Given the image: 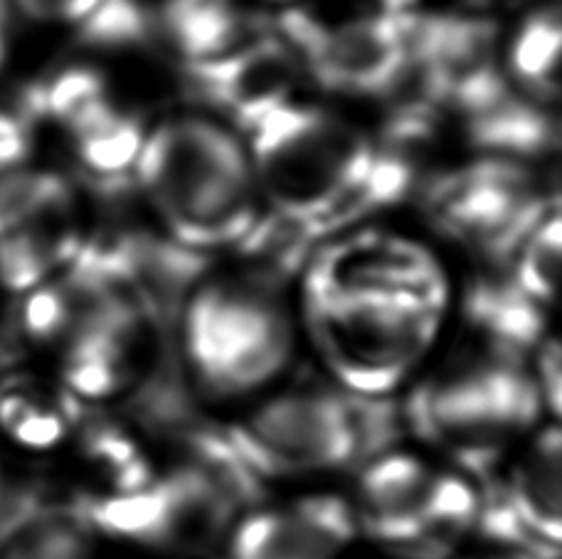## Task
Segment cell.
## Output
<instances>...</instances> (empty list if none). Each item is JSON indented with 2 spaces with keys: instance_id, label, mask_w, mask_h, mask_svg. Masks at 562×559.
Wrapping results in <instances>:
<instances>
[{
  "instance_id": "484cf974",
  "label": "cell",
  "mask_w": 562,
  "mask_h": 559,
  "mask_svg": "<svg viewBox=\"0 0 562 559\" xmlns=\"http://www.w3.org/2000/svg\"><path fill=\"white\" fill-rule=\"evenodd\" d=\"M79 409L77 399L69 395L57 409L40 404L25 395H10L0 402V422L10 434L30 446H49L65 434L67 422H75Z\"/></svg>"
},
{
  "instance_id": "52a82bcc",
  "label": "cell",
  "mask_w": 562,
  "mask_h": 559,
  "mask_svg": "<svg viewBox=\"0 0 562 559\" xmlns=\"http://www.w3.org/2000/svg\"><path fill=\"white\" fill-rule=\"evenodd\" d=\"M425 203L441 232L467 239L491 262L518 254L558 203L530 187V173L508 158H484L431 181Z\"/></svg>"
},
{
  "instance_id": "7402d4cb",
  "label": "cell",
  "mask_w": 562,
  "mask_h": 559,
  "mask_svg": "<svg viewBox=\"0 0 562 559\" xmlns=\"http://www.w3.org/2000/svg\"><path fill=\"white\" fill-rule=\"evenodd\" d=\"M314 242L316 237L311 235L304 219L274 213L265 219L257 217V223L237 244L255 269V284L269 288L299 272Z\"/></svg>"
},
{
  "instance_id": "5bb4252c",
  "label": "cell",
  "mask_w": 562,
  "mask_h": 559,
  "mask_svg": "<svg viewBox=\"0 0 562 559\" xmlns=\"http://www.w3.org/2000/svg\"><path fill=\"white\" fill-rule=\"evenodd\" d=\"M69 136L75 138L77 158L97 193L114 197L132 190L134 168L146 141L138 118L109 102Z\"/></svg>"
},
{
  "instance_id": "4fadbf2b",
  "label": "cell",
  "mask_w": 562,
  "mask_h": 559,
  "mask_svg": "<svg viewBox=\"0 0 562 559\" xmlns=\"http://www.w3.org/2000/svg\"><path fill=\"white\" fill-rule=\"evenodd\" d=\"M158 33L170 39L188 65L225 57L259 37L237 0H166Z\"/></svg>"
},
{
  "instance_id": "d6986e66",
  "label": "cell",
  "mask_w": 562,
  "mask_h": 559,
  "mask_svg": "<svg viewBox=\"0 0 562 559\" xmlns=\"http://www.w3.org/2000/svg\"><path fill=\"white\" fill-rule=\"evenodd\" d=\"M508 503L530 531L560 545L562 533V446L558 426L546 429L516 468Z\"/></svg>"
},
{
  "instance_id": "4316f807",
  "label": "cell",
  "mask_w": 562,
  "mask_h": 559,
  "mask_svg": "<svg viewBox=\"0 0 562 559\" xmlns=\"http://www.w3.org/2000/svg\"><path fill=\"white\" fill-rule=\"evenodd\" d=\"M79 306L75 296L65 286L63 278L55 284H40L33 292H27L23 304V328L35 341H55L67 338L77 323Z\"/></svg>"
},
{
  "instance_id": "44dd1931",
  "label": "cell",
  "mask_w": 562,
  "mask_h": 559,
  "mask_svg": "<svg viewBox=\"0 0 562 559\" xmlns=\"http://www.w3.org/2000/svg\"><path fill=\"white\" fill-rule=\"evenodd\" d=\"M89 531L79 503L49 511L40 505L5 537L0 559H92Z\"/></svg>"
},
{
  "instance_id": "5b68a950",
  "label": "cell",
  "mask_w": 562,
  "mask_h": 559,
  "mask_svg": "<svg viewBox=\"0 0 562 559\" xmlns=\"http://www.w3.org/2000/svg\"><path fill=\"white\" fill-rule=\"evenodd\" d=\"M255 171L274 213L308 219L363 168L375 148L318 109L284 104L247 128Z\"/></svg>"
},
{
  "instance_id": "277c9868",
  "label": "cell",
  "mask_w": 562,
  "mask_h": 559,
  "mask_svg": "<svg viewBox=\"0 0 562 559\" xmlns=\"http://www.w3.org/2000/svg\"><path fill=\"white\" fill-rule=\"evenodd\" d=\"M314 313L328 363L358 395L395 387L429 335V308L417 292L321 282Z\"/></svg>"
},
{
  "instance_id": "603a6c76",
  "label": "cell",
  "mask_w": 562,
  "mask_h": 559,
  "mask_svg": "<svg viewBox=\"0 0 562 559\" xmlns=\"http://www.w3.org/2000/svg\"><path fill=\"white\" fill-rule=\"evenodd\" d=\"M560 15L555 8L526 20L510 47V72L540 102L560 92Z\"/></svg>"
},
{
  "instance_id": "8992f818",
  "label": "cell",
  "mask_w": 562,
  "mask_h": 559,
  "mask_svg": "<svg viewBox=\"0 0 562 559\" xmlns=\"http://www.w3.org/2000/svg\"><path fill=\"white\" fill-rule=\"evenodd\" d=\"M235 511L233 498L188 464L136 493L82 501L89 527L180 555H200L215 547Z\"/></svg>"
},
{
  "instance_id": "9c48e42d",
  "label": "cell",
  "mask_w": 562,
  "mask_h": 559,
  "mask_svg": "<svg viewBox=\"0 0 562 559\" xmlns=\"http://www.w3.org/2000/svg\"><path fill=\"white\" fill-rule=\"evenodd\" d=\"M403 20L405 15L380 13L326 27L294 10L281 15L279 39L330 92L383 96L409 75Z\"/></svg>"
},
{
  "instance_id": "d4e9b609",
  "label": "cell",
  "mask_w": 562,
  "mask_h": 559,
  "mask_svg": "<svg viewBox=\"0 0 562 559\" xmlns=\"http://www.w3.org/2000/svg\"><path fill=\"white\" fill-rule=\"evenodd\" d=\"M560 207L555 205L543 217L533 232L528 235L524 247L518 249V266L514 284L536 304H548L555 296L558 266H560Z\"/></svg>"
},
{
  "instance_id": "9a60e30c",
  "label": "cell",
  "mask_w": 562,
  "mask_h": 559,
  "mask_svg": "<svg viewBox=\"0 0 562 559\" xmlns=\"http://www.w3.org/2000/svg\"><path fill=\"white\" fill-rule=\"evenodd\" d=\"M413 178V166L405 153H397L393 148L383 153L373 151L370 161L304 223L316 239L336 232V229L353 225L378 209L395 205L407 195Z\"/></svg>"
},
{
  "instance_id": "ba28073f",
  "label": "cell",
  "mask_w": 562,
  "mask_h": 559,
  "mask_svg": "<svg viewBox=\"0 0 562 559\" xmlns=\"http://www.w3.org/2000/svg\"><path fill=\"white\" fill-rule=\"evenodd\" d=\"M227 436L257 476L360 466L346 392L294 389L279 395L247 422L227 429Z\"/></svg>"
},
{
  "instance_id": "30bf717a",
  "label": "cell",
  "mask_w": 562,
  "mask_h": 559,
  "mask_svg": "<svg viewBox=\"0 0 562 559\" xmlns=\"http://www.w3.org/2000/svg\"><path fill=\"white\" fill-rule=\"evenodd\" d=\"M296 72V55L279 37L259 35L225 57L186 65V82L190 92L247 132L289 102Z\"/></svg>"
},
{
  "instance_id": "ffe728a7",
  "label": "cell",
  "mask_w": 562,
  "mask_h": 559,
  "mask_svg": "<svg viewBox=\"0 0 562 559\" xmlns=\"http://www.w3.org/2000/svg\"><path fill=\"white\" fill-rule=\"evenodd\" d=\"M109 104L106 84L102 75L89 67H69L65 72L53 75L27 89L23 94V112L20 116L27 124L53 122L72 134L79 124Z\"/></svg>"
},
{
  "instance_id": "8fae6325",
  "label": "cell",
  "mask_w": 562,
  "mask_h": 559,
  "mask_svg": "<svg viewBox=\"0 0 562 559\" xmlns=\"http://www.w3.org/2000/svg\"><path fill=\"white\" fill-rule=\"evenodd\" d=\"M435 474L417 458L385 454L360 478V523L366 531L409 557L431 559L427 545V498Z\"/></svg>"
},
{
  "instance_id": "83f0119b",
  "label": "cell",
  "mask_w": 562,
  "mask_h": 559,
  "mask_svg": "<svg viewBox=\"0 0 562 559\" xmlns=\"http://www.w3.org/2000/svg\"><path fill=\"white\" fill-rule=\"evenodd\" d=\"M20 13L37 23H79L94 13L99 0H10Z\"/></svg>"
},
{
  "instance_id": "7c38bea8",
  "label": "cell",
  "mask_w": 562,
  "mask_h": 559,
  "mask_svg": "<svg viewBox=\"0 0 562 559\" xmlns=\"http://www.w3.org/2000/svg\"><path fill=\"white\" fill-rule=\"evenodd\" d=\"M353 513L338 498H308L289 511L257 513L243 523L235 559H334L353 537Z\"/></svg>"
},
{
  "instance_id": "2e32d148",
  "label": "cell",
  "mask_w": 562,
  "mask_h": 559,
  "mask_svg": "<svg viewBox=\"0 0 562 559\" xmlns=\"http://www.w3.org/2000/svg\"><path fill=\"white\" fill-rule=\"evenodd\" d=\"M79 244L72 209L0 235V286L15 294L33 292L75 256Z\"/></svg>"
},
{
  "instance_id": "f1b7e54d",
  "label": "cell",
  "mask_w": 562,
  "mask_h": 559,
  "mask_svg": "<svg viewBox=\"0 0 562 559\" xmlns=\"http://www.w3.org/2000/svg\"><path fill=\"white\" fill-rule=\"evenodd\" d=\"M30 153V124L0 109V175L18 171Z\"/></svg>"
},
{
  "instance_id": "7a4b0ae2",
  "label": "cell",
  "mask_w": 562,
  "mask_h": 559,
  "mask_svg": "<svg viewBox=\"0 0 562 559\" xmlns=\"http://www.w3.org/2000/svg\"><path fill=\"white\" fill-rule=\"evenodd\" d=\"M183 345L198 385L213 397H235L286 365L291 333L267 286L210 284L183 306Z\"/></svg>"
},
{
  "instance_id": "f546056e",
  "label": "cell",
  "mask_w": 562,
  "mask_h": 559,
  "mask_svg": "<svg viewBox=\"0 0 562 559\" xmlns=\"http://www.w3.org/2000/svg\"><path fill=\"white\" fill-rule=\"evenodd\" d=\"M560 345L558 341H550L540 347L538 355V392L540 399L548 404L550 412L555 417L560 414V395H562V367H560Z\"/></svg>"
},
{
  "instance_id": "e0dca14e",
  "label": "cell",
  "mask_w": 562,
  "mask_h": 559,
  "mask_svg": "<svg viewBox=\"0 0 562 559\" xmlns=\"http://www.w3.org/2000/svg\"><path fill=\"white\" fill-rule=\"evenodd\" d=\"M467 316L488 338L496 357L520 363L546 328L543 306L528 298L510 282H479L467 296Z\"/></svg>"
},
{
  "instance_id": "ac0fdd59",
  "label": "cell",
  "mask_w": 562,
  "mask_h": 559,
  "mask_svg": "<svg viewBox=\"0 0 562 559\" xmlns=\"http://www.w3.org/2000/svg\"><path fill=\"white\" fill-rule=\"evenodd\" d=\"M469 141L494 158H540L558 146V126L543 109L514 94L467 114Z\"/></svg>"
},
{
  "instance_id": "cb8c5ba5",
  "label": "cell",
  "mask_w": 562,
  "mask_h": 559,
  "mask_svg": "<svg viewBox=\"0 0 562 559\" xmlns=\"http://www.w3.org/2000/svg\"><path fill=\"white\" fill-rule=\"evenodd\" d=\"M72 209V190L49 171H10L0 175V235Z\"/></svg>"
},
{
  "instance_id": "3957f363",
  "label": "cell",
  "mask_w": 562,
  "mask_h": 559,
  "mask_svg": "<svg viewBox=\"0 0 562 559\" xmlns=\"http://www.w3.org/2000/svg\"><path fill=\"white\" fill-rule=\"evenodd\" d=\"M540 402L538 385L520 373V363L494 355L419 387L407 419L419 436L484 474L508 438L536 422Z\"/></svg>"
},
{
  "instance_id": "6da1fadb",
  "label": "cell",
  "mask_w": 562,
  "mask_h": 559,
  "mask_svg": "<svg viewBox=\"0 0 562 559\" xmlns=\"http://www.w3.org/2000/svg\"><path fill=\"white\" fill-rule=\"evenodd\" d=\"M176 242H239L257 223L252 163L237 138L205 118H178L146 136L134 168Z\"/></svg>"
},
{
  "instance_id": "4dcf8cb0",
  "label": "cell",
  "mask_w": 562,
  "mask_h": 559,
  "mask_svg": "<svg viewBox=\"0 0 562 559\" xmlns=\"http://www.w3.org/2000/svg\"><path fill=\"white\" fill-rule=\"evenodd\" d=\"M10 0H0V67L5 65L10 47Z\"/></svg>"
}]
</instances>
